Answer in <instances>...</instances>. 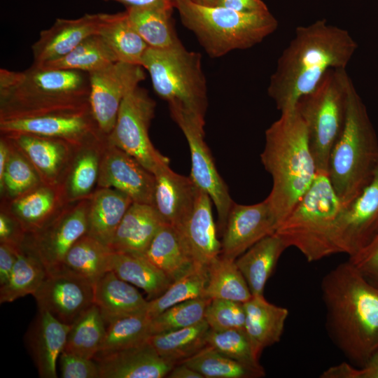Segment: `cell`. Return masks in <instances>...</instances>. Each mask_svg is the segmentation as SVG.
I'll list each match as a JSON object with an SVG mask.
<instances>
[{
    "instance_id": "obj_1",
    "label": "cell",
    "mask_w": 378,
    "mask_h": 378,
    "mask_svg": "<svg viewBox=\"0 0 378 378\" xmlns=\"http://www.w3.org/2000/svg\"><path fill=\"white\" fill-rule=\"evenodd\" d=\"M358 48L349 32L321 19L295 30L278 58L267 94L280 113L295 108L332 68L346 69Z\"/></svg>"
},
{
    "instance_id": "obj_2",
    "label": "cell",
    "mask_w": 378,
    "mask_h": 378,
    "mask_svg": "<svg viewBox=\"0 0 378 378\" xmlns=\"http://www.w3.org/2000/svg\"><path fill=\"white\" fill-rule=\"evenodd\" d=\"M321 288L329 336L362 367L378 349V287L347 260L324 276Z\"/></svg>"
},
{
    "instance_id": "obj_3",
    "label": "cell",
    "mask_w": 378,
    "mask_h": 378,
    "mask_svg": "<svg viewBox=\"0 0 378 378\" xmlns=\"http://www.w3.org/2000/svg\"><path fill=\"white\" fill-rule=\"evenodd\" d=\"M265 137L260 159L272 179L266 200L278 227L308 190L317 169L306 125L295 108L281 113Z\"/></svg>"
},
{
    "instance_id": "obj_4",
    "label": "cell",
    "mask_w": 378,
    "mask_h": 378,
    "mask_svg": "<svg viewBox=\"0 0 378 378\" xmlns=\"http://www.w3.org/2000/svg\"><path fill=\"white\" fill-rule=\"evenodd\" d=\"M89 74L32 64L22 71L0 69V120L90 106Z\"/></svg>"
},
{
    "instance_id": "obj_5",
    "label": "cell",
    "mask_w": 378,
    "mask_h": 378,
    "mask_svg": "<svg viewBox=\"0 0 378 378\" xmlns=\"http://www.w3.org/2000/svg\"><path fill=\"white\" fill-rule=\"evenodd\" d=\"M378 166V138L353 81L345 122L330 153L328 176L338 197L349 205L370 183Z\"/></svg>"
},
{
    "instance_id": "obj_6",
    "label": "cell",
    "mask_w": 378,
    "mask_h": 378,
    "mask_svg": "<svg viewBox=\"0 0 378 378\" xmlns=\"http://www.w3.org/2000/svg\"><path fill=\"white\" fill-rule=\"evenodd\" d=\"M183 25L194 34L212 58L245 50L274 33L278 21L270 10L242 13L222 6H206L191 0H175Z\"/></svg>"
},
{
    "instance_id": "obj_7",
    "label": "cell",
    "mask_w": 378,
    "mask_h": 378,
    "mask_svg": "<svg viewBox=\"0 0 378 378\" xmlns=\"http://www.w3.org/2000/svg\"><path fill=\"white\" fill-rule=\"evenodd\" d=\"M345 206L328 174L317 172L308 190L275 234L287 248H296L308 262L319 260L336 253L333 237Z\"/></svg>"
},
{
    "instance_id": "obj_8",
    "label": "cell",
    "mask_w": 378,
    "mask_h": 378,
    "mask_svg": "<svg viewBox=\"0 0 378 378\" xmlns=\"http://www.w3.org/2000/svg\"><path fill=\"white\" fill-rule=\"evenodd\" d=\"M141 66L148 72L154 91L167 102L169 109L205 122L207 85L199 52L187 50L181 42L167 48L148 47Z\"/></svg>"
},
{
    "instance_id": "obj_9",
    "label": "cell",
    "mask_w": 378,
    "mask_h": 378,
    "mask_svg": "<svg viewBox=\"0 0 378 378\" xmlns=\"http://www.w3.org/2000/svg\"><path fill=\"white\" fill-rule=\"evenodd\" d=\"M351 82L346 69L332 68L296 104L306 125L317 172L328 174L330 153L344 125Z\"/></svg>"
},
{
    "instance_id": "obj_10",
    "label": "cell",
    "mask_w": 378,
    "mask_h": 378,
    "mask_svg": "<svg viewBox=\"0 0 378 378\" xmlns=\"http://www.w3.org/2000/svg\"><path fill=\"white\" fill-rule=\"evenodd\" d=\"M156 103L147 91L138 85L123 99L113 130L107 135L108 144L124 150L152 174L169 162L153 145L149 127Z\"/></svg>"
},
{
    "instance_id": "obj_11",
    "label": "cell",
    "mask_w": 378,
    "mask_h": 378,
    "mask_svg": "<svg viewBox=\"0 0 378 378\" xmlns=\"http://www.w3.org/2000/svg\"><path fill=\"white\" fill-rule=\"evenodd\" d=\"M169 111L172 118L184 134L190 148V176L199 188L209 195L215 205L218 214V230L222 234L234 202L227 185L217 171L204 141L205 122L179 110Z\"/></svg>"
},
{
    "instance_id": "obj_12",
    "label": "cell",
    "mask_w": 378,
    "mask_h": 378,
    "mask_svg": "<svg viewBox=\"0 0 378 378\" xmlns=\"http://www.w3.org/2000/svg\"><path fill=\"white\" fill-rule=\"evenodd\" d=\"M88 74L91 112L99 130L108 135L123 99L145 80L146 74L141 66L120 61Z\"/></svg>"
},
{
    "instance_id": "obj_13",
    "label": "cell",
    "mask_w": 378,
    "mask_h": 378,
    "mask_svg": "<svg viewBox=\"0 0 378 378\" xmlns=\"http://www.w3.org/2000/svg\"><path fill=\"white\" fill-rule=\"evenodd\" d=\"M378 234V166L370 183L343 209L336 225L333 243L336 253L351 257Z\"/></svg>"
},
{
    "instance_id": "obj_14",
    "label": "cell",
    "mask_w": 378,
    "mask_h": 378,
    "mask_svg": "<svg viewBox=\"0 0 378 378\" xmlns=\"http://www.w3.org/2000/svg\"><path fill=\"white\" fill-rule=\"evenodd\" d=\"M4 134H29L81 144L97 135L100 130L90 107L70 111L0 120Z\"/></svg>"
},
{
    "instance_id": "obj_15",
    "label": "cell",
    "mask_w": 378,
    "mask_h": 378,
    "mask_svg": "<svg viewBox=\"0 0 378 378\" xmlns=\"http://www.w3.org/2000/svg\"><path fill=\"white\" fill-rule=\"evenodd\" d=\"M88 209L77 207L64 216L53 219L36 232L23 248L34 254L48 274L57 272L72 246L88 232Z\"/></svg>"
},
{
    "instance_id": "obj_16",
    "label": "cell",
    "mask_w": 378,
    "mask_h": 378,
    "mask_svg": "<svg viewBox=\"0 0 378 378\" xmlns=\"http://www.w3.org/2000/svg\"><path fill=\"white\" fill-rule=\"evenodd\" d=\"M97 182L102 188H114L126 194L133 202L153 206V174L134 157L108 141L100 158Z\"/></svg>"
},
{
    "instance_id": "obj_17",
    "label": "cell",
    "mask_w": 378,
    "mask_h": 378,
    "mask_svg": "<svg viewBox=\"0 0 378 378\" xmlns=\"http://www.w3.org/2000/svg\"><path fill=\"white\" fill-rule=\"evenodd\" d=\"M276 227L266 199L248 205L234 202L222 234L220 255L236 260L256 242L275 233Z\"/></svg>"
},
{
    "instance_id": "obj_18",
    "label": "cell",
    "mask_w": 378,
    "mask_h": 378,
    "mask_svg": "<svg viewBox=\"0 0 378 378\" xmlns=\"http://www.w3.org/2000/svg\"><path fill=\"white\" fill-rule=\"evenodd\" d=\"M33 296L38 309L71 325L94 304V286L67 274H48Z\"/></svg>"
},
{
    "instance_id": "obj_19",
    "label": "cell",
    "mask_w": 378,
    "mask_h": 378,
    "mask_svg": "<svg viewBox=\"0 0 378 378\" xmlns=\"http://www.w3.org/2000/svg\"><path fill=\"white\" fill-rule=\"evenodd\" d=\"M93 359L100 378H162L176 365L161 357L147 341L122 350L98 353Z\"/></svg>"
},
{
    "instance_id": "obj_20",
    "label": "cell",
    "mask_w": 378,
    "mask_h": 378,
    "mask_svg": "<svg viewBox=\"0 0 378 378\" xmlns=\"http://www.w3.org/2000/svg\"><path fill=\"white\" fill-rule=\"evenodd\" d=\"M102 14L56 19L51 27L41 31L38 38L31 46L33 64L41 66L61 58L86 38L97 34Z\"/></svg>"
},
{
    "instance_id": "obj_21",
    "label": "cell",
    "mask_w": 378,
    "mask_h": 378,
    "mask_svg": "<svg viewBox=\"0 0 378 378\" xmlns=\"http://www.w3.org/2000/svg\"><path fill=\"white\" fill-rule=\"evenodd\" d=\"M153 175V206L166 223L178 227L193 209L198 187L190 176L174 172L169 162L160 165Z\"/></svg>"
},
{
    "instance_id": "obj_22",
    "label": "cell",
    "mask_w": 378,
    "mask_h": 378,
    "mask_svg": "<svg viewBox=\"0 0 378 378\" xmlns=\"http://www.w3.org/2000/svg\"><path fill=\"white\" fill-rule=\"evenodd\" d=\"M212 200L198 188L193 209L178 227L194 265L208 266L220 255L221 243L212 213Z\"/></svg>"
},
{
    "instance_id": "obj_23",
    "label": "cell",
    "mask_w": 378,
    "mask_h": 378,
    "mask_svg": "<svg viewBox=\"0 0 378 378\" xmlns=\"http://www.w3.org/2000/svg\"><path fill=\"white\" fill-rule=\"evenodd\" d=\"M70 326L48 312L38 309L26 342L41 377H57L58 359L64 350Z\"/></svg>"
},
{
    "instance_id": "obj_24",
    "label": "cell",
    "mask_w": 378,
    "mask_h": 378,
    "mask_svg": "<svg viewBox=\"0 0 378 378\" xmlns=\"http://www.w3.org/2000/svg\"><path fill=\"white\" fill-rule=\"evenodd\" d=\"M164 223L154 206L132 202L117 227L109 248L112 251L143 255Z\"/></svg>"
},
{
    "instance_id": "obj_25",
    "label": "cell",
    "mask_w": 378,
    "mask_h": 378,
    "mask_svg": "<svg viewBox=\"0 0 378 378\" xmlns=\"http://www.w3.org/2000/svg\"><path fill=\"white\" fill-rule=\"evenodd\" d=\"M244 330L255 356L259 359L262 351L281 340L288 310L269 302L263 295L252 296L244 303Z\"/></svg>"
},
{
    "instance_id": "obj_26",
    "label": "cell",
    "mask_w": 378,
    "mask_h": 378,
    "mask_svg": "<svg viewBox=\"0 0 378 378\" xmlns=\"http://www.w3.org/2000/svg\"><path fill=\"white\" fill-rule=\"evenodd\" d=\"M148 302L132 284L112 271L106 272L94 285V304L106 325L118 318L146 312Z\"/></svg>"
},
{
    "instance_id": "obj_27",
    "label": "cell",
    "mask_w": 378,
    "mask_h": 378,
    "mask_svg": "<svg viewBox=\"0 0 378 378\" xmlns=\"http://www.w3.org/2000/svg\"><path fill=\"white\" fill-rule=\"evenodd\" d=\"M174 4L163 2L144 6H127L128 19L148 47L167 48L181 41L172 18Z\"/></svg>"
},
{
    "instance_id": "obj_28",
    "label": "cell",
    "mask_w": 378,
    "mask_h": 378,
    "mask_svg": "<svg viewBox=\"0 0 378 378\" xmlns=\"http://www.w3.org/2000/svg\"><path fill=\"white\" fill-rule=\"evenodd\" d=\"M287 248L275 233L262 238L235 260L253 296L263 295L267 280Z\"/></svg>"
},
{
    "instance_id": "obj_29",
    "label": "cell",
    "mask_w": 378,
    "mask_h": 378,
    "mask_svg": "<svg viewBox=\"0 0 378 378\" xmlns=\"http://www.w3.org/2000/svg\"><path fill=\"white\" fill-rule=\"evenodd\" d=\"M132 200L114 188L97 191L88 211L87 234L109 247L115 232Z\"/></svg>"
},
{
    "instance_id": "obj_30",
    "label": "cell",
    "mask_w": 378,
    "mask_h": 378,
    "mask_svg": "<svg viewBox=\"0 0 378 378\" xmlns=\"http://www.w3.org/2000/svg\"><path fill=\"white\" fill-rule=\"evenodd\" d=\"M111 253L112 250L108 246L86 234L69 249L55 273L67 274L94 286L106 272L110 271Z\"/></svg>"
},
{
    "instance_id": "obj_31",
    "label": "cell",
    "mask_w": 378,
    "mask_h": 378,
    "mask_svg": "<svg viewBox=\"0 0 378 378\" xmlns=\"http://www.w3.org/2000/svg\"><path fill=\"white\" fill-rule=\"evenodd\" d=\"M142 256L172 281L194 265L179 231L167 223L160 228Z\"/></svg>"
},
{
    "instance_id": "obj_32",
    "label": "cell",
    "mask_w": 378,
    "mask_h": 378,
    "mask_svg": "<svg viewBox=\"0 0 378 378\" xmlns=\"http://www.w3.org/2000/svg\"><path fill=\"white\" fill-rule=\"evenodd\" d=\"M110 271L144 290L150 300L162 295L172 282L162 271L142 255L112 251Z\"/></svg>"
},
{
    "instance_id": "obj_33",
    "label": "cell",
    "mask_w": 378,
    "mask_h": 378,
    "mask_svg": "<svg viewBox=\"0 0 378 378\" xmlns=\"http://www.w3.org/2000/svg\"><path fill=\"white\" fill-rule=\"evenodd\" d=\"M97 34L111 48L118 61L141 66L148 46L132 27L125 11L103 13Z\"/></svg>"
},
{
    "instance_id": "obj_34",
    "label": "cell",
    "mask_w": 378,
    "mask_h": 378,
    "mask_svg": "<svg viewBox=\"0 0 378 378\" xmlns=\"http://www.w3.org/2000/svg\"><path fill=\"white\" fill-rule=\"evenodd\" d=\"M209 330L204 319L186 328L151 335L147 342L161 357L177 365L207 346Z\"/></svg>"
},
{
    "instance_id": "obj_35",
    "label": "cell",
    "mask_w": 378,
    "mask_h": 378,
    "mask_svg": "<svg viewBox=\"0 0 378 378\" xmlns=\"http://www.w3.org/2000/svg\"><path fill=\"white\" fill-rule=\"evenodd\" d=\"M207 270L204 297L244 303L253 296L234 259L220 255L210 262Z\"/></svg>"
},
{
    "instance_id": "obj_36",
    "label": "cell",
    "mask_w": 378,
    "mask_h": 378,
    "mask_svg": "<svg viewBox=\"0 0 378 378\" xmlns=\"http://www.w3.org/2000/svg\"><path fill=\"white\" fill-rule=\"evenodd\" d=\"M27 155L33 166L45 177L54 178L66 155V141L29 134H4Z\"/></svg>"
},
{
    "instance_id": "obj_37",
    "label": "cell",
    "mask_w": 378,
    "mask_h": 378,
    "mask_svg": "<svg viewBox=\"0 0 378 378\" xmlns=\"http://www.w3.org/2000/svg\"><path fill=\"white\" fill-rule=\"evenodd\" d=\"M106 325L99 309L92 304L71 324L64 351L93 359L104 340Z\"/></svg>"
},
{
    "instance_id": "obj_38",
    "label": "cell",
    "mask_w": 378,
    "mask_h": 378,
    "mask_svg": "<svg viewBox=\"0 0 378 378\" xmlns=\"http://www.w3.org/2000/svg\"><path fill=\"white\" fill-rule=\"evenodd\" d=\"M115 62L118 59L111 48L101 36L95 34L86 38L67 55L41 66L90 74Z\"/></svg>"
},
{
    "instance_id": "obj_39",
    "label": "cell",
    "mask_w": 378,
    "mask_h": 378,
    "mask_svg": "<svg viewBox=\"0 0 378 378\" xmlns=\"http://www.w3.org/2000/svg\"><path fill=\"white\" fill-rule=\"evenodd\" d=\"M47 275L41 262L22 247L8 280L0 286V302H11L29 294L33 295Z\"/></svg>"
},
{
    "instance_id": "obj_40",
    "label": "cell",
    "mask_w": 378,
    "mask_h": 378,
    "mask_svg": "<svg viewBox=\"0 0 378 378\" xmlns=\"http://www.w3.org/2000/svg\"><path fill=\"white\" fill-rule=\"evenodd\" d=\"M207 281V267L193 265L185 274L173 281L162 295L148 301L147 314L153 318L173 305L204 297Z\"/></svg>"
},
{
    "instance_id": "obj_41",
    "label": "cell",
    "mask_w": 378,
    "mask_h": 378,
    "mask_svg": "<svg viewBox=\"0 0 378 378\" xmlns=\"http://www.w3.org/2000/svg\"><path fill=\"white\" fill-rule=\"evenodd\" d=\"M181 363L204 378H258L265 375L264 369L243 364L208 345Z\"/></svg>"
},
{
    "instance_id": "obj_42",
    "label": "cell",
    "mask_w": 378,
    "mask_h": 378,
    "mask_svg": "<svg viewBox=\"0 0 378 378\" xmlns=\"http://www.w3.org/2000/svg\"><path fill=\"white\" fill-rule=\"evenodd\" d=\"M151 320L146 312H144L118 318L108 323L98 353L122 350L146 342L151 335Z\"/></svg>"
},
{
    "instance_id": "obj_43",
    "label": "cell",
    "mask_w": 378,
    "mask_h": 378,
    "mask_svg": "<svg viewBox=\"0 0 378 378\" xmlns=\"http://www.w3.org/2000/svg\"><path fill=\"white\" fill-rule=\"evenodd\" d=\"M54 203V192L49 188H40L15 202L13 216L25 233L32 234L52 221L50 217Z\"/></svg>"
},
{
    "instance_id": "obj_44",
    "label": "cell",
    "mask_w": 378,
    "mask_h": 378,
    "mask_svg": "<svg viewBox=\"0 0 378 378\" xmlns=\"http://www.w3.org/2000/svg\"><path fill=\"white\" fill-rule=\"evenodd\" d=\"M211 300L199 297L167 309L152 318L151 335L173 331L200 323L204 319L205 310Z\"/></svg>"
},
{
    "instance_id": "obj_45",
    "label": "cell",
    "mask_w": 378,
    "mask_h": 378,
    "mask_svg": "<svg viewBox=\"0 0 378 378\" xmlns=\"http://www.w3.org/2000/svg\"><path fill=\"white\" fill-rule=\"evenodd\" d=\"M207 345L224 355L243 364L258 369H263L255 356L244 328L214 330L207 335Z\"/></svg>"
},
{
    "instance_id": "obj_46",
    "label": "cell",
    "mask_w": 378,
    "mask_h": 378,
    "mask_svg": "<svg viewBox=\"0 0 378 378\" xmlns=\"http://www.w3.org/2000/svg\"><path fill=\"white\" fill-rule=\"evenodd\" d=\"M38 177L34 167L20 154L10 152L6 166L1 192L6 190L12 196H18L34 188Z\"/></svg>"
},
{
    "instance_id": "obj_47",
    "label": "cell",
    "mask_w": 378,
    "mask_h": 378,
    "mask_svg": "<svg viewBox=\"0 0 378 378\" xmlns=\"http://www.w3.org/2000/svg\"><path fill=\"white\" fill-rule=\"evenodd\" d=\"M204 319L214 330L244 328V303L226 299H211L206 308Z\"/></svg>"
},
{
    "instance_id": "obj_48",
    "label": "cell",
    "mask_w": 378,
    "mask_h": 378,
    "mask_svg": "<svg viewBox=\"0 0 378 378\" xmlns=\"http://www.w3.org/2000/svg\"><path fill=\"white\" fill-rule=\"evenodd\" d=\"M100 158L94 150H86L76 159L68 182L72 198L88 195L98 179Z\"/></svg>"
},
{
    "instance_id": "obj_49",
    "label": "cell",
    "mask_w": 378,
    "mask_h": 378,
    "mask_svg": "<svg viewBox=\"0 0 378 378\" xmlns=\"http://www.w3.org/2000/svg\"><path fill=\"white\" fill-rule=\"evenodd\" d=\"M58 364L62 378H100L99 367L94 359L63 351Z\"/></svg>"
},
{
    "instance_id": "obj_50",
    "label": "cell",
    "mask_w": 378,
    "mask_h": 378,
    "mask_svg": "<svg viewBox=\"0 0 378 378\" xmlns=\"http://www.w3.org/2000/svg\"><path fill=\"white\" fill-rule=\"evenodd\" d=\"M348 260L370 284L378 287V234Z\"/></svg>"
},
{
    "instance_id": "obj_51",
    "label": "cell",
    "mask_w": 378,
    "mask_h": 378,
    "mask_svg": "<svg viewBox=\"0 0 378 378\" xmlns=\"http://www.w3.org/2000/svg\"><path fill=\"white\" fill-rule=\"evenodd\" d=\"M321 378H378V349L360 368L342 363L332 366L321 374Z\"/></svg>"
},
{
    "instance_id": "obj_52",
    "label": "cell",
    "mask_w": 378,
    "mask_h": 378,
    "mask_svg": "<svg viewBox=\"0 0 378 378\" xmlns=\"http://www.w3.org/2000/svg\"><path fill=\"white\" fill-rule=\"evenodd\" d=\"M22 246L8 243L0 244V286L8 280Z\"/></svg>"
},
{
    "instance_id": "obj_53",
    "label": "cell",
    "mask_w": 378,
    "mask_h": 378,
    "mask_svg": "<svg viewBox=\"0 0 378 378\" xmlns=\"http://www.w3.org/2000/svg\"><path fill=\"white\" fill-rule=\"evenodd\" d=\"M218 6L242 13L269 10L262 0H219Z\"/></svg>"
},
{
    "instance_id": "obj_54",
    "label": "cell",
    "mask_w": 378,
    "mask_h": 378,
    "mask_svg": "<svg viewBox=\"0 0 378 378\" xmlns=\"http://www.w3.org/2000/svg\"><path fill=\"white\" fill-rule=\"evenodd\" d=\"M167 377L204 378L200 373L183 363H180L176 365L169 372Z\"/></svg>"
},
{
    "instance_id": "obj_55",
    "label": "cell",
    "mask_w": 378,
    "mask_h": 378,
    "mask_svg": "<svg viewBox=\"0 0 378 378\" xmlns=\"http://www.w3.org/2000/svg\"><path fill=\"white\" fill-rule=\"evenodd\" d=\"M10 150L4 139L0 141V183L2 182L4 170L10 155Z\"/></svg>"
},
{
    "instance_id": "obj_56",
    "label": "cell",
    "mask_w": 378,
    "mask_h": 378,
    "mask_svg": "<svg viewBox=\"0 0 378 378\" xmlns=\"http://www.w3.org/2000/svg\"><path fill=\"white\" fill-rule=\"evenodd\" d=\"M104 1H118L119 3L124 4L125 7L144 6V5H148V4H157V3H163V2L172 3L174 4V2H175V0H104Z\"/></svg>"
},
{
    "instance_id": "obj_57",
    "label": "cell",
    "mask_w": 378,
    "mask_h": 378,
    "mask_svg": "<svg viewBox=\"0 0 378 378\" xmlns=\"http://www.w3.org/2000/svg\"><path fill=\"white\" fill-rule=\"evenodd\" d=\"M193 2L206 6H218L219 0H191Z\"/></svg>"
}]
</instances>
